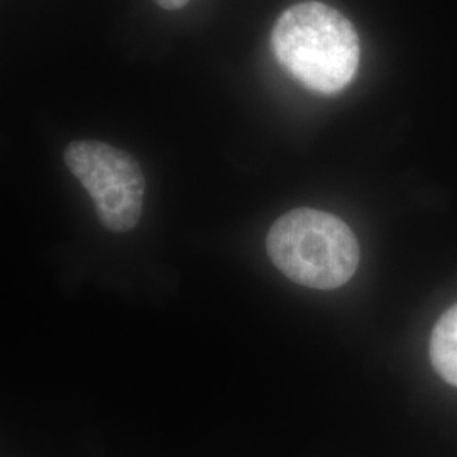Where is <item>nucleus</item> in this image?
I'll use <instances>...</instances> for the list:
<instances>
[{"mask_svg":"<svg viewBox=\"0 0 457 457\" xmlns=\"http://www.w3.org/2000/svg\"><path fill=\"white\" fill-rule=\"evenodd\" d=\"M266 253L278 270L313 290H336L354 277L360 243L337 215L300 207L281 215L266 236Z\"/></svg>","mask_w":457,"mask_h":457,"instance_id":"obj_2","label":"nucleus"},{"mask_svg":"<svg viewBox=\"0 0 457 457\" xmlns=\"http://www.w3.org/2000/svg\"><path fill=\"white\" fill-rule=\"evenodd\" d=\"M63 160L94 200L104 228L129 232L139 224L146 183L132 154L102 141L79 139L66 146Z\"/></svg>","mask_w":457,"mask_h":457,"instance_id":"obj_3","label":"nucleus"},{"mask_svg":"<svg viewBox=\"0 0 457 457\" xmlns=\"http://www.w3.org/2000/svg\"><path fill=\"white\" fill-rule=\"evenodd\" d=\"M428 353L437 375L457 386V303L444 312L434 326Z\"/></svg>","mask_w":457,"mask_h":457,"instance_id":"obj_4","label":"nucleus"},{"mask_svg":"<svg viewBox=\"0 0 457 457\" xmlns=\"http://www.w3.org/2000/svg\"><path fill=\"white\" fill-rule=\"evenodd\" d=\"M278 62L312 92L332 96L353 82L360 37L347 17L320 2H302L278 17L271 33Z\"/></svg>","mask_w":457,"mask_h":457,"instance_id":"obj_1","label":"nucleus"},{"mask_svg":"<svg viewBox=\"0 0 457 457\" xmlns=\"http://www.w3.org/2000/svg\"><path fill=\"white\" fill-rule=\"evenodd\" d=\"M162 9H166V11H177V9H181V7H185L190 0H154Z\"/></svg>","mask_w":457,"mask_h":457,"instance_id":"obj_5","label":"nucleus"}]
</instances>
